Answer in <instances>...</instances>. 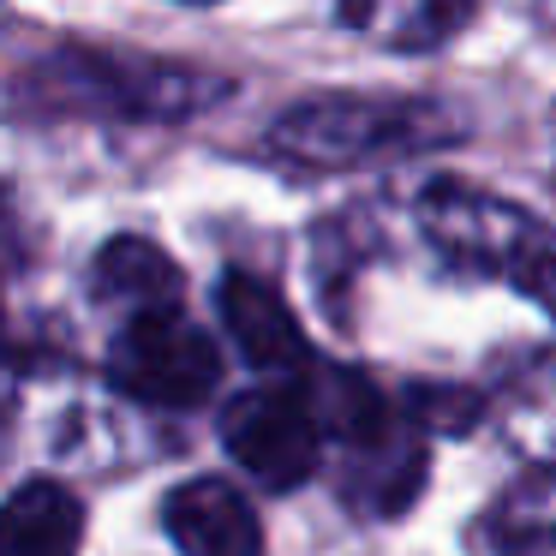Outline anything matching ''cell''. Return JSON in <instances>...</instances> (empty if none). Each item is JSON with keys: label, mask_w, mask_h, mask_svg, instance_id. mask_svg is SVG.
Returning <instances> with one entry per match:
<instances>
[{"label": "cell", "mask_w": 556, "mask_h": 556, "mask_svg": "<svg viewBox=\"0 0 556 556\" xmlns=\"http://www.w3.org/2000/svg\"><path fill=\"white\" fill-rule=\"evenodd\" d=\"M460 132V121L419 97H312L269 126L276 156L305 168H365V162L437 150Z\"/></svg>", "instance_id": "cell-1"}, {"label": "cell", "mask_w": 556, "mask_h": 556, "mask_svg": "<svg viewBox=\"0 0 556 556\" xmlns=\"http://www.w3.org/2000/svg\"><path fill=\"white\" fill-rule=\"evenodd\" d=\"M30 97L73 114H121V121H180V114L216 102V78L162 66L144 54H102V49H61L30 73Z\"/></svg>", "instance_id": "cell-2"}, {"label": "cell", "mask_w": 556, "mask_h": 556, "mask_svg": "<svg viewBox=\"0 0 556 556\" xmlns=\"http://www.w3.org/2000/svg\"><path fill=\"white\" fill-rule=\"evenodd\" d=\"M109 371L126 395L150 401V407H198L222 377V353L180 305H156V312L126 317V329L114 336Z\"/></svg>", "instance_id": "cell-3"}, {"label": "cell", "mask_w": 556, "mask_h": 556, "mask_svg": "<svg viewBox=\"0 0 556 556\" xmlns=\"http://www.w3.org/2000/svg\"><path fill=\"white\" fill-rule=\"evenodd\" d=\"M222 443L269 491L305 484L317 472V455H324V431H317L312 401L293 395V389H245L222 413Z\"/></svg>", "instance_id": "cell-4"}, {"label": "cell", "mask_w": 556, "mask_h": 556, "mask_svg": "<svg viewBox=\"0 0 556 556\" xmlns=\"http://www.w3.org/2000/svg\"><path fill=\"white\" fill-rule=\"evenodd\" d=\"M162 527L180 556H264V527L228 479H186L162 503Z\"/></svg>", "instance_id": "cell-5"}, {"label": "cell", "mask_w": 556, "mask_h": 556, "mask_svg": "<svg viewBox=\"0 0 556 556\" xmlns=\"http://www.w3.org/2000/svg\"><path fill=\"white\" fill-rule=\"evenodd\" d=\"M216 305H222V329H228L233 348H240L257 371H305V365H312L300 317L288 312V300H281L264 276L228 269Z\"/></svg>", "instance_id": "cell-6"}, {"label": "cell", "mask_w": 556, "mask_h": 556, "mask_svg": "<svg viewBox=\"0 0 556 556\" xmlns=\"http://www.w3.org/2000/svg\"><path fill=\"white\" fill-rule=\"evenodd\" d=\"M85 508L66 484L30 479L0 503V556H78Z\"/></svg>", "instance_id": "cell-7"}, {"label": "cell", "mask_w": 556, "mask_h": 556, "mask_svg": "<svg viewBox=\"0 0 556 556\" xmlns=\"http://www.w3.org/2000/svg\"><path fill=\"white\" fill-rule=\"evenodd\" d=\"M472 7L479 0H341V18L395 54H425L455 37L472 18Z\"/></svg>", "instance_id": "cell-8"}, {"label": "cell", "mask_w": 556, "mask_h": 556, "mask_svg": "<svg viewBox=\"0 0 556 556\" xmlns=\"http://www.w3.org/2000/svg\"><path fill=\"white\" fill-rule=\"evenodd\" d=\"M97 293L126 312H156V305H180V264L144 233H121L97 252Z\"/></svg>", "instance_id": "cell-9"}, {"label": "cell", "mask_w": 556, "mask_h": 556, "mask_svg": "<svg viewBox=\"0 0 556 556\" xmlns=\"http://www.w3.org/2000/svg\"><path fill=\"white\" fill-rule=\"evenodd\" d=\"M508 276H515L520 293H532V300L544 305V317L556 324V252H551V245H532V252L508 269Z\"/></svg>", "instance_id": "cell-10"}, {"label": "cell", "mask_w": 556, "mask_h": 556, "mask_svg": "<svg viewBox=\"0 0 556 556\" xmlns=\"http://www.w3.org/2000/svg\"><path fill=\"white\" fill-rule=\"evenodd\" d=\"M419 401H425V407H448V395H419ZM472 413H479V401H472V395H460V401H455V419L467 425Z\"/></svg>", "instance_id": "cell-11"}, {"label": "cell", "mask_w": 556, "mask_h": 556, "mask_svg": "<svg viewBox=\"0 0 556 556\" xmlns=\"http://www.w3.org/2000/svg\"><path fill=\"white\" fill-rule=\"evenodd\" d=\"M186 7H210V0H186Z\"/></svg>", "instance_id": "cell-12"}]
</instances>
